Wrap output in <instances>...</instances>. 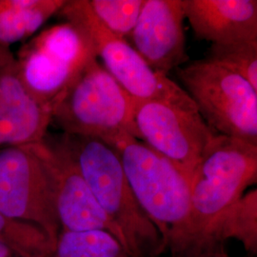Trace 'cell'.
Segmentation results:
<instances>
[{"mask_svg":"<svg viewBox=\"0 0 257 257\" xmlns=\"http://www.w3.org/2000/svg\"><path fill=\"white\" fill-rule=\"evenodd\" d=\"M53 108L28 92L18 60L0 70V147L26 146L45 139Z\"/></svg>","mask_w":257,"mask_h":257,"instance_id":"7c38bea8","label":"cell"},{"mask_svg":"<svg viewBox=\"0 0 257 257\" xmlns=\"http://www.w3.org/2000/svg\"><path fill=\"white\" fill-rule=\"evenodd\" d=\"M0 257H17L9 248L4 247L3 245L0 244Z\"/></svg>","mask_w":257,"mask_h":257,"instance_id":"7402d4cb","label":"cell"},{"mask_svg":"<svg viewBox=\"0 0 257 257\" xmlns=\"http://www.w3.org/2000/svg\"><path fill=\"white\" fill-rule=\"evenodd\" d=\"M112 149L119 156L140 208L161 234L164 246L179 257L193 248L190 180L176 166L134 137Z\"/></svg>","mask_w":257,"mask_h":257,"instance_id":"6da1fadb","label":"cell"},{"mask_svg":"<svg viewBox=\"0 0 257 257\" xmlns=\"http://www.w3.org/2000/svg\"><path fill=\"white\" fill-rule=\"evenodd\" d=\"M256 180V145L215 135L190 177L193 248L188 256L213 219Z\"/></svg>","mask_w":257,"mask_h":257,"instance_id":"277c9868","label":"cell"},{"mask_svg":"<svg viewBox=\"0 0 257 257\" xmlns=\"http://www.w3.org/2000/svg\"><path fill=\"white\" fill-rule=\"evenodd\" d=\"M198 39L212 44L257 40L256 0H182Z\"/></svg>","mask_w":257,"mask_h":257,"instance_id":"4fadbf2b","label":"cell"},{"mask_svg":"<svg viewBox=\"0 0 257 257\" xmlns=\"http://www.w3.org/2000/svg\"><path fill=\"white\" fill-rule=\"evenodd\" d=\"M188 257H233L229 255L224 249L222 245H216L211 247L199 248L195 250Z\"/></svg>","mask_w":257,"mask_h":257,"instance_id":"ffe728a7","label":"cell"},{"mask_svg":"<svg viewBox=\"0 0 257 257\" xmlns=\"http://www.w3.org/2000/svg\"><path fill=\"white\" fill-rule=\"evenodd\" d=\"M182 0H144L128 43L154 71L167 75L189 60Z\"/></svg>","mask_w":257,"mask_h":257,"instance_id":"8fae6325","label":"cell"},{"mask_svg":"<svg viewBox=\"0 0 257 257\" xmlns=\"http://www.w3.org/2000/svg\"><path fill=\"white\" fill-rule=\"evenodd\" d=\"M16 58L9 50V47L0 46V70L10 64Z\"/></svg>","mask_w":257,"mask_h":257,"instance_id":"44dd1931","label":"cell"},{"mask_svg":"<svg viewBox=\"0 0 257 257\" xmlns=\"http://www.w3.org/2000/svg\"><path fill=\"white\" fill-rule=\"evenodd\" d=\"M51 257H131L124 245L103 230L59 232Z\"/></svg>","mask_w":257,"mask_h":257,"instance_id":"2e32d148","label":"cell"},{"mask_svg":"<svg viewBox=\"0 0 257 257\" xmlns=\"http://www.w3.org/2000/svg\"><path fill=\"white\" fill-rule=\"evenodd\" d=\"M88 3L104 27L128 42L144 0H88Z\"/></svg>","mask_w":257,"mask_h":257,"instance_id":"ac0fdd59","label":"cell"},{"mask_svg":"<svg viewBox=\"0 0 257 257\" xmlns=\"http://www.w3.org/2000/svg\"><path fill=\"white\" fill-rule=\"evenodd\" d=\"M230 238L240 241L248 252L256 253V189L244 193L219 213L204 231L193 252L199 248L223 245V242Z\"/></svg>","mask_w":257,"mask_h":257,"instance_id":"5bb4252c","label":"cell"},{"mask_svg":"<svg viewBox=\"0 0 257 257\" xmlns=\"http://www.w3.org/2000/svg\"><path fill=\"white\" fill-rule=\"evenodd\" d=\"M38 148L53 178L55 211L62 230H107L128 250L122 232L95 200L63 139L56 143L44 139Z\"/></svg>","mask_w":257,"mask_h":257,"instance_id":"30bf717a","label":"cell"},{"mask_svg":"<svg viewBox=\"0 0 257 257\" xmlns=\"http://www.w3.org/2000/svg\"><path fill=\"white\" fill-rule=\"evenodd\" d=\"M134 107L135 100L95 58L54 106L52 122L65 135L96 138L112 147L135 138Z\"/></svg>","mask_w":257,"mask_h":257,"instance_id":"3957f363","label":"cell"},{"mask_svg":"<svg viewBox=\"0 0 257 257\" xmlns=\"http://www.w3.org/2000/svg\"><path fill=\"white\" fill-rule=\"evenodd\" d=\"M135 138L173 162L189 180L215 134L197 109L165 101H135Z\"/></svg>","mask_w":257,"mask_h":257,"instance_id":"9c48e42d","label":"cell"},{"mask_svg":"<svg viewBox=\"0 0 257 257\" xmlns=\"http://www.w3.org/2000/svg\"><path fill=\"white\" fill-rule=\"evenodd\" d=\"M207 58L238 74L257 91V40L211 44Z\"/></svg>","mask_w":257,"mask_h":257,"instance_id":"d6986e66","label":"cell"},{"mask_svg":"<svg viewBox=\"0 0 257 257\" xmlns=\"http://www.w3.org/2000/svg\"><path fill=\"white\" fill-rule=\"evenodd\" d=\"M96 56L88 39L69 22L44 30L18 60L19 75L30 94L54 108Z\"/></svg>","mask_w":257,"mask_h":257,"instance_id":"52a82bcc","label":"cell"},{"mask_svg":"<svg viewBox=\"0 0 257 257\" xmlns=\"http://www.w3.org/2000/svg\"><path fill=\"white\" fill-rule=\"evenodd\" d=\"M66 3L65 0H0V46L9 47L31 37Z\"/></svg>","mask_w":257,"mask_h":257,"instance_id":"9a60e30c","label":"cell"},{"mask_svg":"<svg viewBox=\"0 0 257 257\" xmlns=\"http://www.w3.org/2000/svg\"><path fill=\"white\" fill-rule=\"evenodd\" d=\"M0 213L36 225L56 242L54 183L38 143L0 150Z\"/></svg>","mask_w":257,"mask_h":257,"instance_id":"ba28073f","label":"cell"},{"mask_svg":"<svg viewBox=\"0 0 257 257\" xmlns=\"http://www.w3.org/2000/svg\"><path fill=\"white\" fill-rule=\"evenodd\" d=\"M62 139L95 200L122 232L131 257L161 252V234L140 208L114 149L96 138L64 135Z\"/></svg>","mask_w":257,"mask_h":257,"instance_id":"7a4b0ae2","label":"cell"},{"mask_svg":"<svg viewBox=\"0 0 257 257\" xmlns=\"http://www.w3.org/2000/svg\"><path fill=\"white\" fill-rule=\"evenodd\" d=\"M90 42L96 58L135 101H165L197 109L193 99L167 75L156 73L128 41L113 36L96 19L88 0H71L60 11Z\"/></svg>","mask_w":257,"mask_h":257,"instance_id":"5b68a950","label":"cell"},{"mask_svg":"<svg viewBox=\"0 0 257 257\" xmlns=\"http://www.w3.org/2000/svg\"><path fill=\"white\" fill-rule=\"evenodd\" d=\"M178 76L215 134L257 146V91L248 81L207 57L185 66Z\"/></svg>","mask_w":257,"mask_h":257,"instance_id":"8992f818","label":"cell"},{"mask_svg":"<svg viewBox=\"0 0 257 257\" xmlns=\"http://www.w3.org/2000/svg\"><path fill=\"white\" fill-rule=\"evenodd\" d=\"M0 244L17 257H51L55 242L41 228L0 213Z\"/></svg>","mask_w":257,"mask_h":257,"instance_id":"e0dca14e","label":"cell"}]
</instances>
